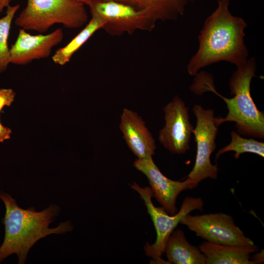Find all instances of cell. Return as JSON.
Returning a JSON list of instances; mask_svg holds the SVG:
<instances>
[{
  "mask_svg": "<svg viewBox=\"0 0 264 264\" xmlns=\"http://www.w3.org/2000/svg\"><path fill=\"white\" fill-rule=\"evenodd\" d=\"M217 3L216 10L205 21L198 37V50L187 66L190 75L219 62H228L238 67L248 60L244 40L246 23L230 12V0H217Z\"/></svg>",
  "mask_w": 264,
  "mask_h": 264,
  "instance_id": "cell-1",
  "label": "cell"
},
{
  "mask_svg": "<svg viewBox=\"0 0 264 264\" xmlns=\"http://www.w3.org/2000/svg\"><path fill=\"white\" fill-rule=\"evenodd\" d=\"M0 199L5 207L3 219L4 237L0 246V262L16 254L18 264H25L29 251L39 240L73 229L72 223L68 220L61 222L56 227H49L61 212L60 208L55 204L37 211L33 207L27 209L21 208L15 199L2 191L0 192Z\"/></svg>",
  "mask_w": 264,
  "mask_h": 264,
  "instance_id": "cell-2",
  "label": "cell"
},
{
  "mask_svg": "<svg viewBox=\"0 0 264 264\" xmlns=\"http://www.w3.org/2000/svg\"><path fill=\"white\" fill-rule=\"evenodd\" d=\"M256 63L252 57L243 65L237 67L229 80L231 98H227L215 89L213 79L207 72L201 71L195 75L190 87L192 91L200 95L204 92H213L225 102L228 112L224 118L216 117L218 124L235 122L238 133L255 138L264 137V113L256 107L250 92V84L255 76Z\"/></svg>",
  "mask_w": 264,
  "mask_h": 264,
  "instance_id": "cell-3",
  "label": "cell"
},
{
  "mask_svg": "<svg viewBox=\"0 0 264 264\" xmlns=\"http://www.w3.org/2000/svg\"><path fill=\"white\" fill-rule=\"evenodd\" d=\"M85 5L75 0H27L15 24L26 31L41 34L57 23L69 28H80L88 20Z\"/></svg>",
  "mask_w": 264,
  "mask_h": 264,
  "instance_id": "cell-4",
  "label": "cell"
},
{
  "mask_svg": "<svg viewBox=\"0 0 264 264\" xmlns=\"http://www.w3.org/2000/svg\"><path fill=\"white\" fill-rule=\"evenodd\" d=\"M131 186L139 193L144 200L156 232L155 242L151 244L147 242L145 245L144 249L145 254L152 258L154 263H166L161 259V256L164 253L169 236L185 216L195 210H203V200L201 198L187 197L183 200L179 211L176 214L171 215L162 207H157L154 205L150 188H142L136 183L131 184Z\"/></svg>",
  "mask_w": 264,
  "mask_h": 264,
  "instance_id": "cell-5",
  "label": "cell"
},
{
  "mask_svg": "<svg viewBox=\"0 0 264 264\" xmlns=\"http://www.w3.org/2000/svg\"><path fill=\"white\" fill-rule=\"evenodd\" d=\"M196 117V126L193 133L197 144V154L194 167L187 176L191 182L190 189L196 188L203 180L216 179L219 168L211 163L210 156L216 148V137L219 125L212 109L205 110L195 105L193 110Z\"/></svg>",
  "mask_w": 264,
  "mask_h": 264,
  "instance_id": "cell-6",
  "label": "cell"
},
{
  "mask_svg": "<svg viewBox=\"0 0 264 264\" xmlns=\"http://www.w3.org/2000/svg\"><path fill=\"white\" fill-rule=\"evenodd\" d=\"M91 14L104 22L102 29L108 34L120 36L136 30L151 32L156 22L144 12L129 4L114 0H95L89 6Z\"/></svg>",
  "mask_w": 264,
  "mask_h": 264,
  "instance_id": "cell-7",
  "label": "cell"
},
{
  "mask_svg": "<svg viewBox=\"0 0 264 264\" xmlns=\"http://www.w3.org/2000/svg\"><path fill=\"white\" fill-rule=\"evenodd\" d=\"M180 223L206 241L229 245L250 246L254 242L245 236L233 218L223 213L185 216Z\"/></svg>",
  "mask_w": 264,
  "mask_h": 264,
  "instance_id": "cell-8",
  "label": "cell"
},
{
  "mask_svg": "<svg viewBox=\"0 0 264 264\" xmlns=\"http://www.w3.org/2000/svg\"><path fill=\"white\" fill-rule=\"evenodd\" d=\"M165 126L160 131L158 139L170 152L185 153L194 127L189 120L188 108L178 96H175L163 109Z\"/></svg>",
  "mask_w": 264,
  "mask_h": 264,
  "instance_id": "cell-9",
  "label": "cell"
},
{
  "mask_svg": "<svg viewBox=\"0 0 264 264\" xmlns=\"http://www.w3.org/2000/svg\"><path fill=\"white\" fill-rule=\"evenodd\" d=\"M133 166L147 177L153 197L169 214H176L177 212V198L182 191L190 189V180L187 178L180 181L168 178L161 172L152 157L137 158L134 162Z\"/></svg>",
  "mask_w": 264,
  "mask_h": 264,
  "instance_id": "cell-10",
  "label": "cell"
},
{
  "mask_svg": "<svg viewBox=\"0 0 264 264\" xmlns=\"http://www.w3.org/2000/svg\"><path fill=\"white\" fill-rule=\"evenodd\" d=\"M63 38L64 32L61 28L47 34L36 35L20 28L17 39L10 48V64L24 65L35 60L46 58Z\"/></svg>",
  "mask_w": 264,
  "mask_h": 264,
  "instance_id": "cell-11",
  "label": "cell"
},
{
  "mask_svg": "<svg viewBox=\"0 0 264 264\" xmlns=\"http://www.w3.org/2000/svg\"><path fill=\"white\" fill-rule=\"evenodd\" d=\"M119 128L128 146L138 159L149 158L154 154L155 141L145 122L137 113L124 109Z\"/></svg>",
  "mask_w": 264,
  "mask_h": 264,
  "instance_id": "cell-12",
  "label": "cell"
},
{
  "mask_svg": "<svg viewBox=\"0 0 264 264\" xmlns=\"http://www.w3.org/2000/svg\"><path fill=\"white\" fill-rule=\"evenodd\" d=\"M199 249L206 257V264H255L251 255L259 247L255 244L235 246L205 241Z\"/></svg>",
  "mask_w": 264,
  "mask_h": 264,
  "instance_id": "cell-13",
  "label": "cell"
},
{
  "mask_svg": "<svg viewBox=\"0 0 264 264\" xmlns=\"http://www.w3.org/2000/svg\"><path fill=\"white\" fill-rule=\"evenodd\" d=\"M121 2L144 12L156 22L177 20L196 0H95Z\"/></svg>",
  "mask_w": 264,
  "mask_h": 264,
  "instance_id": "cell-14",
  "label": "cell"
},
{
  "mask_svg": "<svg viewBox=\"0 0 264 264\" xmlns=\"http://www.w3.org/2000/svg\"><path fill=\"white\" fill-rule=\"evenodd\" d=\"M164 253L169 264H206L205 255L187 241L180 229L174 230L169 236Z\"/></svg>",
  "mask_w": 264,
  "mask_h": 264,
  "instance_id": "cell-15",
  "label": "cell"
},
{
  "mask_svg": "<svg viewBox=\"0 0 264 264\" xmlns=\"http://www.w3.org/2000/svg\"><path fill=\"white\" fill-rule=\"evenodd\" d=\"M91 18L85 27L65 46L57 50L52 60L57 65L64 66L68 63L74 54L99 29H102L104 22L97 16Z\"/></svg>",
  "mask_w": 264,
  "mask_h": 264,
  "instance_id": "cell-16",
  "label": "cell"
},
{
  "mask_svg": "<svg viewBox=\"0 0 264 264\" xmlns=\"http://www.w3.org/2000/svg\"><path fill=\"white\" fill-rule=\"evenodd\" d=\"M231 137L230 143L217 152L216 155V160L222 154L229 151L235 152L234 156L236 159L240 157L241 154L245 153H253L264 157V142L252 138L247 139L242 137L235 131L231 132Z\"/></svg>",
  "mask_w": 264,
  "mask_h": 264,
  "instance_id": "cell-17",
  "label": "cell"
},
{
  "mask_svg": "<svg viewBox=\"0 0 264 264\" xmlns=\"http://www.w3.org/2000/svg\"><path fill=\"white\" fill-rule=\"evenodd\" d=\"M20 7L18 4L9 6L5 15L0 19V73L5 71L10 64L8 40L13 20Z\"/></svg>",
  "mask_w": 264,
  "mask_h": 264,
  "instance_id": "cell-18",
  "label": "cell"
},
{
  "mask_svg": "<svg viewBox=\"0 0 264 264\" xmlns=\"http://www.w3.org/2000/svg\"><path fill=\"white\" fill-rule=\"evenodd\" d=\"M16 93L11 88L0 89V113L3 108L10 106L14 102Z\"/></svg>",
  "mask_w": 264,
  "mask_h": 264,
  "instance_id": "cell-19",
  "label": "cell"
},
{
  "mask_svg": "<svg viewBox=\"0 0 264 264\" xmlns=\"http://www.w3.org/2000/svg\"><path fill=\"white\" fill-rule=\"evenodd\" d=\"M11 133V129L3 126L0 121V142L10 139Z\"/></svg>",
  "mask_w": 264,
  "mask_h": 264,
  "instance_id": "cell-20",
  "label": "cell"
},
{
  "mask_svg": "<svg viewBox=\"0 0 264 264\" xmlns=\"http://www.w3.org/2000/svg\"><path fill=\"white\" fill-rule=\"evenodd\" d=\"M263 251L261 253L256 254L255 256H254V260H253V261L256 264L262 263L264 262V253Z\"/></svg>",
  "mask_w": 264,
  "mask_h": 264,
  "instance_id": "cell-21",
  "label": "cell"
},
{
  "mask_svg": "<svg viewBox=\"0 0 264 264\" xmlns=\"http://www.w3.org/2000/svg\"><path fill=\"white\" fill-rule=\"evenodd\" d=\"M11 1V0H0V15L5 8L10 5Z\"/></svg>",
  "mask_w": 264,
  "mask_h": 264,
  "instance_id": "cell-22",
  "label": "cell"
},
{
  "mask_svg": "<svg viewBox=\"0 0 264 264\" xmlns=\"http://www.w3.org/2000/svg\"><path fill=\"white\" fill-rule=\"evenodd\" d=\"M84 3L85 5L89 6L93 0H75Z\"/></svg>",
  "mask_w": 264,
  "mask_h": 264,
  "instance_id": "cell-23",
  "label": "cell"
}]
</instances>
